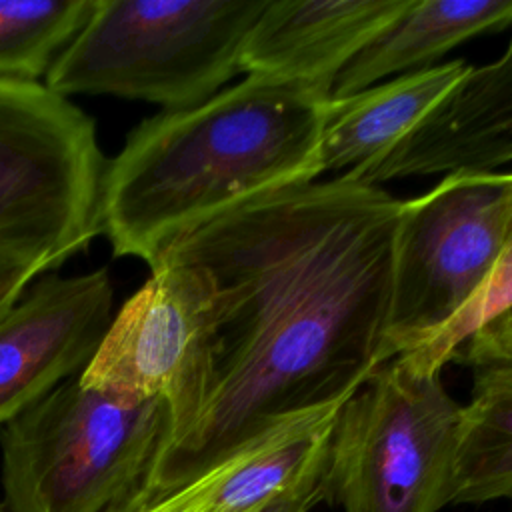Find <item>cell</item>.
<instances>
[{
  "label": "cell",
  "mask_w": 512,
  "mask_h": 512,
  "mask_svg": "<svg viewBox=\"0 0 512 512\" xmlns=\"http://www.w3.org/2000/svg\"><path fill=\"white\" fill-rule=\"evenodd\" d=\"M96 0H0V78L38 82L84 26Z\"/></svg>",
  "instance_id": "cell-14"
},
{
  "label": "cell",
  "mask_w": 512,
  "mask_h": 512,
  "mask_svg": "<svg viewBox=\"0 0 512 512\" xmlns=\"http://www.w3.org/2000/svg\"><path fill=\"white\" fill-rule=\"evenodd\" d=\"M512 306V172H510V188H508V214L504 228L502 252L496 264V270L478 298L474 306H470L460 318H456L450 326H446L438 336L430 342L422 344L404 358L412 368L422 372L440 374L442 368L452 360L454 352L488 320L504 312Z\"/></svg>",
  "instance_id": "cell-15"
},
{
  "label": "cell",
  "mask_w": 512,
  "mask_h": 512,
  "mask_svg": "<svg viewBox=\"0 0 512 512\" xmlns=\"http://www.w3.org/2000/svg\"><path fill=\"white\" fill-rule=\"evenodd\" d=\"M268 0H96L46 74L70 94H112L170 110L198 106L240 70Z\"/></svg>",
  "instance_id": "cell-4"
},
{
  "label": "cell",
  "mask_w": 512,
  "mask_h": 512,
  "mask_svg": "<svg viewBox=\"0 0 512 512\" xmlns=\"http://www.w3.org/2000/svg\"><path fill=\"white\" fill-rule=\"evenodd\" d=\"M50 268V260L38 252L0 244V316L22 296L36 274Z\"/></svg>",
  "instance_id": "cell-17"
},
{
  "label": "cell",
  "mask_w": 512,
  "mask_h": 512,
  "mask_svg": "<svg viewBox=\"0 0 512 512\" xmlns=\"http://www.w3.org/2000/svg\"><path fill=\"white\" fill-rule=\"evenodd\" d=\"M112 310L114 284L100 268L48 274L0 316V426L86 368Z\"/></svg>",
  "instance_id": "cell-9"
},
{
  "label": "cell",
  "mask_w": 512,
  "mask_h": 512,
  "mask_svg": "<svg viewBox=\"0 0 512 512\" xmlns=\"http://www.w3.org/2000/svg\"><path fill=\"white\" fill-rule=\"evenodd\" d=\"M400 206L376 184L310 180L228 208L154 258L210 274L222 330L200 412L134 502L186 486L290 416L344 402L388 362Z\"/></svg>",
  "instance_id": "cell-1"
},
{
  "label": "cell",
  "mask_w": 512,
  "mask_h": 512,
  "mask_svg": "<svg viewBox=\"0 0 512 512\" xmlns=\"http://www.w3.org/2000/svg\"><path fill=\"white\" fill-rule=\"evenodd\" d=\"M328 100L298 84L246 76L198 106L142 122L104 168L100 220L114 254L150 266L212 216L318 180Z\"/></svg>",
  "instance_id": "cell-2"
},
{
  "label": "cell",
  "mask_w": 512,
  "mask_h": 512,
  "mask_svg": "<svg viewBox=\"0 0 512 512\" xmlns=\"http://www.w3.org/2000/svg\"><path fill=\"white\" fill-rule=\"evenodd\" d=\"M512 24V0H412L334 80L346 98L390 78L434 66L458 44Z\"/></svg>",
  "instance_id": "cell-12"
},
{
  "label": "cell",
  "mask_w": 512,
  "mask_h": 512,
  "mask_svg": "<svg viewBox=\"0 0 512 512\" xmlns=\"http://www.w3.org/2000/svg\"><path fill=\"white\" fill-rule=\"evenodd\" d=\"M214 476L204 474L186 486L164 494L152 502L128 500L112 512H212Z\"/></svg>",
  "instance_id": "cell-18"
},
{
  "label": "cell",
  "mask_w": 512,
  "mask_h": 512,
  "mask_svg": "<svg viewBox=\"0 0 512 512\" xmlns=\"http://www.w3.org/2000/svg\"><path fill=\"white\" fill-rule=\"evenodd\" d=\"M470 68L458 58L330 98L320 128V172L354 176L378 162L454 92Z\"/></svg>",
  "instance_id": "cell-11"
},
{
  "label": "cell",
  "mask_w": 512,
  "mask_h": 512,
  "mask_svg": "<svg viewBox=\"0 0 512 512\" xmlns=\"http://www.w3.org/2000/svg\"><path fill=\"white\" fill-rule=\"evenodd\" d=\"M150 270V278L112 318L78 378L84 386L118 396H162L172 410L174 440L190 426L210 392L222 308L216 284L204 268L156 260Z\"/></svg>",
  "instance_id": "cell-8"
},
{
  "label": "cell",
  "mask_w": 512,
  "mask_h": 512,
  "mask_svg": "<svg viewBox=\"0 0 512 512\" xmlns=\"http://www.w3.org/2000/svg\"><path fill=\"white\" fill-rule=\"evenodd\" d=\"M0 512H8V510H6V508H4V506H0Z\"/></svg>",
  "instance_id": "cell-20"
},
{
  "label": "cell",
  "mask_w": 512,
  "mask_h": 512,
  "mask_svg": "<svg viewBox=\"0 0 512 512\" xmlns=\"http://www.w3.org/2000/svg\"><path fill=\"white\" fill-rule=\"evenodd\" d=\"M106 160L94 120L40 82L0 78V244L54 266L98 232Z\"/></svg>",
  "instance_id": "cell-6"
},
{
  "label": "cell",
  "mask_w": 512,
  "mask_h": 512,
  "mask_svg": "<svg viewBox=\"0 0 512 512\" xmlns=\"http://www.w3.org/2000/svg\"><path fill=\"white\" fill-rule=\"evenodd\" d=\"M412 0H268L252 26L240 70L330 98L340 72Z\"/></svg>",
  "instance_id": "cell-10"
},
{
  "label": "cell",
  "mask_w": 512,
  "mask_h": 512,
  "mask_svg": "<svg viewBox=\"0 0 512 512\" xmlns=\"http://www.w3.org/2000/svg\"><path fill=\"white\" fill-rule=\"evenodd\" d=\"M510 172H452L402 200L384 354L438 336L478 302L504 242Z\"/></svg>",
  "instance_id": "cell-7"
},
{
  "label": "cell",
  "mask_w": 512,
  "mask_h": 512,
  "mask_svg": "<svg viewBox=\"0 0 512 512\" xmlns=\"http://www.w3.org/2000/svg\"><path fill=\"white\" fill-rule=\"evenodd\" d=\"M512 504V362L474 368L462 404L452 504Z\"/></svg>",
  "instance_id": "cell-13"
},
{
  "label": "cell",
  "mask_w": 512,
  "mask_h": 512,
  "mask_svg": "<svg viewBox=\"0 0 512 512\" xmlns=\"http://www.w3.org/2000/svg\"><path fill=\"white\" fill-rule=\"evenodd\" d=\"M460 422L440 374L392 358L336 414L326 496L342 512H440L454 502Z\"/></svg>",
  "instance_id": "cell-5"
},
{
  "label": "cell",
  "mask_w": 512,
  "mask_h": 512,
  "mask_svg": "<svg viewBox=\"0 0 512 512\" xmlns=\"http://www.w3.org/2000/svg\"><path fill=\"white\" fill-rule=\"evenodd\" d=\"M174 428L162 398H128L76 376L2 426L8 512H112L148 484Z\"/></svg>",
  "instance_id": "cell-3"
},
{
  "label": "cell",
  "mask_w": 512,
  "mask_h": 512,
  "mask_svg": "<svg viewBox=\"0 0 512 512\" xmlns=\"http://www.w3.org/2000/svg\"><path fill=\"white\" fill-rule=\"evenodd\" d=\"M450 362H460L474 368L512 362V306L482 324L452 356Z\"/></svg>",
  "instance_id": "cell-16"
},
{
  "label": "cell",
  "mask_w": 512,
  "mask_h": 512,
  "mask_svg": "<svg viewBox=\"0 0 512 512\" xmlns=\"http://www.w3.org/2000/svg\"><path fill=\"white\" fill-rule=\"evenodd\" d=\"M326 498V464L310 474L302 484L290 492L274 498L260 512H310L320 500Z\"/></svg>",
  "instance_id": "cell-19"
}]
</instances>
